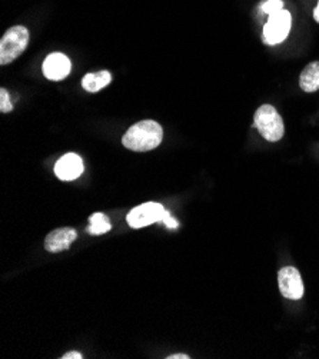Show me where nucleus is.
Listing matches in <instances>:
<instances>
[{
    "label": "nucleus",
    "instance_id": "nucleus-8",
    "mask_svg": "<svg viewBox=\"0 0 319 359\" xmlns=\"http://www.w3.org/2000/svg\"><path fill=\"white\" fill-rule=\"evenodd\" d=\"M70 61L63 53H52L43 62V75L53 82H59L70 73Z\"/></svg>",
    "mask_w": 319,
    "mask_h": 359
},
{
    "label": "nucleus",
    "instance_id": "nucleus-5",
    "mask_svg": "<svg viewBox=\"0 0 319 359\" xmlns=\"http://www.w3.org/2000/svg\"><path fill=\"white\" fill-rule=\"evenodd\" d=\"M292 17L288 10H281L268 17V22L263 26V42L267 45H279L282 43L290 31Z\"/></svg>",
    "mask_w": 319,
    "mask_h": 359
},
{
    "label": "nucleus",
    "instance_id": "nucleus-13",
    "mask_svg": "<svg viewBox=\"0 0 319 359\" xmlns=\"http://www.w3.org/2000/svg\"><path fill=\"white\" fill-rule=\"evenodd\" d=\"M260 10L265 13V15H274V13H278L281 10H283V2L282 0H267V2L262 3L260 6Z\"/></svg>",
    "mask_w": 319,
    "mask_h": 359
},
{
    "label": "nucleus",
    "instance_id": "nucleus-2",
    "mask_svg": "<svg viewBox=\"0 0 319 359\" xmlns=\"http://www.w3.org/2000/svg\"><path fill=\"white\" fill-rule=\"evenodd\" d=\"M254 125L263 139L278 142L285 135V125L272 105H262L254 115Z\"/></svg>",
    "mask_w": 319,
    "mask_h": 359
},
{
    "label": "nucleus",
    "instance_id": "nucleus-14",
    "mask_svg": "<svg viewBox=\"0 0 319 359\" xmlns=\"http://www.w3.org/2000/svg\"><path fill=\"white\" fill-rule=\"evenodd\" d=\"M13 110V105L10 102L9 92L6 89H0V112L2 114H9Z\"/></svg>",
    "mask_w": 319,
    "mask_h": 359
},
{
    "label": "nucleus",
    "instance_id": "nucleus-3",
    "mask_svg": "<svg viewBox=\"0 0 319 359\" xmlns=\"http://www.w3.org/2000/svg\"><path fill=\"white\" fill-rule=\"evenodd\" d=\"M29 43V31L24 26H15L0 40V65H9L26 50Z\"/></svg>",
    "mask_w": 319,
    "mask_h": 359
},
{
    "label": "nucleus",
    "instance_id": "nucleus-16",
    "mask_svg": "<svg viewBox=\"0 0 319 359\" xmlns=\"http://www.w3.org/2000/svg\"><path fill=\"white\" fill-rule=\"evenodd\" d=\"M82 353L77 352V351H70V352H66L62 359H82Z\"/></svg>",
    "mask_w": 319,
    "mask_h": 359
},
{
    "label": "nucleus",
    "instance_id": "nucleus-10",
    "mask_svg": "<svg viewBox=\"0 0 319 359\" xmlns=\"http://www.w3.org/2000/svg\"><path fill=\"white\" fill-rule=\"evenodd\" d=\"M112 82V75L108 70H100L95 73H88L82 79V88L89 93H96L106 88Z\"/></svg>",
    "mask_w": 319,
    "mask_h": 359
},
{
    "label": "nucleus",
    "instance_id": "nucleus-4",
    "mask_svg": "<svg viewBox=\"0 0 319 359\" xmlns=\"http://www.w3.org/2000/svg\"><path fill=\"white\" fill-rule=\"evenodd\" d=\"M166 209L156 202H146L132 209L127 216V225L134 229H141L152 224H162L166 215Z\"/></svg>",
    "mask_w": 319,
    "mask_h": 359
},
{
    "label": "nucleus",
    "instance_id": "nucleus-15",
    "mask_svg": "<svg viewBox=\"0 0 319 359\" xmlns=\"http://www.w3.org/2000/svg\"><path fill=\"white\" fill-rule=\"evenodd\" d=\"M162 224H164L166 228H169V229H176V228H179V222H178V220H176L175 217L171 216V212H169V211L166 212V215H165V217H164V220H162Z\"/></svg>",
    "mask_w": 319,
    "mask_h": 359
},
{
    "label": "nucleus",
    "instance_id": "nucleus-6",
    "mask_svg": "<svg viewBox=\"0 0 319 359\" xmlns=\"http://www.w3.org/2000/svg\"><path fill=\"white\" fill-rule=\"evenodd\" d=\"M278 284L282 296L286 299H301L304 296V282L295 266H285L278 273Z\"/></svg>",
    "mask_w": 319,
    "mask_h": 359
},
{
    "label": "nucleus",
    "instance_id": "nucleus-9",
    "mask_svg": "<svg viewBox=\"0 0 319 359\" xmlns=\"http://www.w3.org/2000/svg\"><path fill=\"white\" fill-rule=\"evenodd\" d=\"M77 232L73 228H58L52 231L45 239V250L52 254L66 251L76 240Z\"/></svg>",
    "mask_w": 319,
    "mask_h": 359
},
{
    "label": "nucleus",
    "instance_id": "nucleus-17",
    "mask_svg": "<svg viewBox=\"0 0 319 359\" xmlns=\"http://www.w3.org/2000/svg\"><path fill=\"white\" fill-rule=\"evenodd\" d=\"M191 356L185 355V353H176V355H169L168 359H189Z\"/></svg>",
    "mask_w": 319,
    "mask_h": 359
},
{
    "label": "nucleus",
    "instance_id": "nucleus-1",
    "mask_svg": "<svg viewBox=\"0 0 319 359\" xmlns=\"http://www.w3.org/2000/svg\"><path fill=\"white\" fill-rule=\"evenodd\" d=\"M164 129L155 121H142L132 125L122 137L125 148L135 152H148L162 144Z\"/></svg>",
    "mask_w": 319,
    "mask_h": 359
},
{
    "label": "nucleus",
    "instance_id": "nucleus-18",
    "mask_svg": "<svg viewBox=\"0 0 319 359\" xmlns=\"http://www.w3.org/2000/svg\"><path fill=\"white\" fill-rule=\"evenodd\" d=\"M313 19L319 23V0H318V6H316L315 10H313Z\"/></svg>",
    "mask_w": 319,
    "mask_h": 359
},
{
    "label": "nucleus",
    "instance_id": "nucleus-12",
    "mask_svg": "<svg viewBox=\"0 0 319 359\" xmlns=\"http://www.w3.org/2000/svg\"><path fill=\"white\" fill-rule=\"evenodd\" d=\"M111 229H112V224H111L109 217L104 213L98 212L89 217V227L86 228V232L89 235H93V236L104 235V234H108Z\"/></svg>",
    "mask_w": 319,
    "mask_h": 359
},
{
    "label": "nucleus",
    "instance_id": "nucleus-11",
    "mask_svg": "<svg viewBox=\"0 0 319 359\" xmlns=\"http://www.w3.org/2000/svg\"><path fill=\"white\" fill-rule=\"evenodd\" d=\"M299 86L306 93H312L319 89V62H312L302 70Z\"/></svg>",
    "mask_w": 319,
    "mask_h": 359
},
{
    "label": "nucleus",
    "instance_id": "nucleus-7",
    "mask_svg": "<svg viewBox=\"0 0 319 359\" xmlns=\"http://www.w3.org/2000/svg\"><path fill=\"white\" fill-rule=\"evenodd\" d=\"M55 174L61 181H75L84 174L82 158L76 153H66L55 165Z\"/></svg>",
    "mask_w": 319,
    "mask_h": 359
}]
</instances>
